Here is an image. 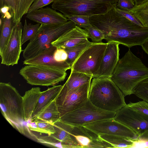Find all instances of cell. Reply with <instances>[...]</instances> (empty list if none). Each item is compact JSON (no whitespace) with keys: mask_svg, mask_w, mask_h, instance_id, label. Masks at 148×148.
Returning a JSON list of instances; mask_svg holds the SVG:
<instances>
[{"mask_svg":"<svg viewBox=\"0 0 148 148\" xmlns=\"http://www.w3.org/2000/svg\"><path fill=\"white\" fill-rule=\"evenodd\" d=\"M114 119L131 129L138 136L148 129V116L132 108L127 104L116 112Z\"/></svg>","mask_w":148,"mask_h":148,"instance_id":"13","label":"cell"},{"mask_svg":"<svg viewBox=\"0 0 148 148\" xmlns=\"http://www.w3.org/2000/svg\"><path fill=\"white\" fill-rule=\"evenodd\" d=\"M23 28L21 22L16 23L14 27L6 46L0 53L1 64L13 66L18 64L22 51Z\"/></svg>","mask_w":148,"mask_h":148,"instance_id":"11","label":"cell"},{"mask_svg":"<svg viewBox=\"0 0 148 148\" xmlns=\"http://www.w3.org/2000/svg\"><path fill=\"white\" fill-rule=\"evenodd\" d=\"M88 99L102 110L116 112L126 105L125 96L111 77H94L91 82Z\"/></svg>","mask_w":148,"mask_h":148,"instance_id":"3","label":"cell"},{"mask_svg":"<svg viewBox=\"0 0 148 148\" xmlns=\"http://www.w3.org/2000/svg\"><path fill=\"white\" fill-rule=\"evenodd\" d=\"M92 78L91 76L87 74L71 71L69 76L60 92H66L73 90L91 82Z\"/></svg>","mask_w":148,"mask_h":148,"instance_id":"22","label":"cell"},{"mask_svg":"<svg viewBox=\"0 0 148 148\" xmlns=\"http://www.w3.org/2000/svg\"><path fill=\"white\" fill-rule=\"evenodd\" d=\"M0 53L6 46L13 28L15 25L12 18H0Z\"/></svg>","mask_w":148,"mask_h":148,"instance_id":"25","label":"cell"},{"mask_svg":"<svg viewBox=\"0 0 148 148\" xmlns=\"http://www.w3.org/2000/svg\"><path fill=\"white\" fill-rule=\"evenodd\" d=\"M56 0H34L29 8L27 13H29L53 3Z\"/></svg>","mask_w":148,"mask_h":148,"instance_id":"35","label":"cell"},{"mask_svg":"<svg viewBox=\"0 0 148 148\" xmlns=\"http://www.w3.org/2000/svg\"><path fill=\"white\" fill-rule=\"evenodd\" d=\"M91 82L69 92H60L55 100L60 117L78 108L88 99Z\"/></svg>","mask_w":148,"mask_h":148,"instance_id":"9","label":"cell"},{"mask_svg":"<svg viewBox=\"0 0 148 148\" xmlns=\"http://www.w3.org/2000/svg\"><path fill=\"white\" fill-rule=\"evenodd\" d=\"M35 118L53 124L60 120V114L55 100L50 103Z\"/></svg>","mask_w":148,"mask_h":148,"instance_id":"23","label":"cell"},{"mask_svg":"<svg viewBox=\"0 0 148 148\" xmlns=\"http://www.w3.org/2000/svg\"><path fill=\"white\" fill-rule=\"evenodd\" d=\"M85 29L87 33L88 38L90 39L93 42H101L104 38V36L103 32L92 25L89 27Z\"/></svg>","mask_w":148,"mask_h":148,"instance_id":"32","label":"cell"},{"mask_svg":"<svg viewBox=\"0 0 148 148\" xmlns=\"http://www.w3.org/2000/svg\"><path fill=\"white\" fill-rule=\"evenodd\" d=\"M76 26L71 21L62 24H40L36 36L29 40L23 50V58L25 60L34 57L49 47L52 42Z\"/></svg>","mask_w":148,"mask_h":148,"instance_id":"5","label":"cell"},{"mask_svg":"<svg viewBox=\"0 0 148 148\" xmlns=\"http://www.w3.org/2000/svg\"><path fill=\"white\" fill-rule=\"evenodd\" d=\"M118 0H56L52 8L61 12L66 18L74 15L90 16L106 13Z\"/></svg>","mask_w":148,"mask_h":148,"instance_id":"4","label":"cell"},{"mask_svg":"<svg viewBox=\"0 0 148 148\" xmlns=\"http://www.w3.org/2000/svg\"><path fill=\"white\" fill-rule=\"evenodd\" d=\"M41 92L40 87H34L26 91L22 97L24 117L27 124L32 119Z\"/></svg>","mask_w":148,"mask_h":148,"instance_id":"20","label":"cell"},{"mask_svg":"<svg viewBox=\"0 0 148 148\" xmlns=\"http://www.w3.org/2000/svg\"><path fill=\"white\" fill-rule=\"evenodd\" d=\"M136 5H140L143 3L148 1V0H134Z\"/></svg>","mask_w":148,"mask_h":148,"instance_id":"41","label":"cell"},{"mask_svg":"<svg viewBox=\"0 0 148 148\" xmlns=\"http://www.w3.org/2000/svg\"><path fill=\"white\" fill-rule=\"evenodd\" d=\"M55 132L47 136L37 138L39 143L62 148H80L73 140L71 133L73 126L60 119L53 124Z\"/></svg>","mask_w":148,"mask_h":148,"instance_id":"10","label":"cell"},{"mask_svg":"<svg viewBox=\"0 0 148 148\" xmlns=\"http://www.w3.org/2000/svg\"><path fill=\"white\" fill-rule=\"evenodd\" d=\"M116 113L97 107L88 99L78 108L61 117L60 120L73 126H84L98 121L114 119Z\"/></svg>","mask_w":148,"mask_h":148,"instance_id":"6","label":"cell"},{"mask_svg":"<svg viewBox=\"0 0 148 148\" xmlns=\"http://www.w3.org/2000/svg\"><path fill=\"white\" fill-rule=\"evenodd\" d=\"M132 108L148 116V103L143 100L136 103L130 102L127 104Z\"/></svg>","mask_w":148,"mask_h":148,"instance_id":"34","label":"cell"},{"mask_svg":"<svg viewBox=\"0 0 148 148\" xmlns=\"http://www.w3.org/2000/svg\"><path fill=\"white\" fill-rule=\"evenodd\" d=\"M134 94L148 103V78L140 83L135 89Z\"/></svg>","mask_w":148,"mask_h":148,"instance_id":"30","label":"cell"},{"mask_svg":"<svg viewBox=\"0 0 148 148\" xmlns=\"http://www.w3.org/2000/svg\"><path fill=\"white\" fill-rule=\"evenodd\" d=\"M20 74L32 85L54 86L63 81L66 71L38 65H26L20 70Z\"/></svg>","mask_w":148,"mask_h":148,"instance_id":"7","label":"cell"},{"mask_svg":"<svg viewBox=\"0 0 148 148\" xmlns=\"http://www.w3.org/2000/svg\"><path fill=\"white\" fill-rule=\"evenodd\" d=\"M56 48L51 45L34 57L25 60L23 64L42 65L65 71L71 69L66 62H58L54 60L53 55Z\"/></svg>","mask_w":148,"mask_h":148,"instance_id":"16","label":"cell"},{"mask_svg":"<svg viewBox=\"0 0 148 148\" xmlns=\"http://www.w3.org/2000/svg\"><path fill=\"white\" fill-rule=\"evenodd\" d=\"M111 78L125 96L134 94L136 88L148 78V68L129 49L119 60Z\"/></svg>","mask_w":148,"mask_h":148,"instance_id":"1","label":"cell"},{"mask_svg":"<svg viewBox=\"0 0 148 148\" xmlns=\"http://www.w3.org/2000/svg\"><path fill=\"white\" fill-rule=\"evenodd\" d=\"M94 43L87 40L85 42L72 47L64 49L68 55V58L66 61L71 68L75 61L80 55Z\"/></svg>","mask_w":148,"mask_h":148,"instance_id":"27","label":"cell"},{"mask_svg":"<svg viewBox=\"0 0 148 148\" xmlns=\"http://www.w3.org/2000/svg\"><path fill=\"white\" fill-rule=\"evenodd\" d=\"M34 0H0V8L6 5L10 8L13 22H21L23 15L27 14L28 9Z\"/></svg>","mask_w":148,"mask_h":148,"instance_id":"19","label":"cell"},{"mask_svg":"<svg viewBox=\"0 0 148 148\" xmlns=\"http://www.w3.org/2000/svg\"><path fill=\"white\" fill-rule=\"evenodd\" d=\"M40 24L33 25L28 24L26 19L25 20L21 35V41L22 45L28 40L32 39L36 36Z\"/></svg>","mask_w":148,"mask_h":148,"instance_id":"29","label":"cell"},{"mask_svg":"<svg viewBox=\"0 0 148 148\" xmlns=\"http://www.w3.org/2000/svg\"><path fill=\"white\" fill-rule=\"evenodd\" d=\"M119 44L114 42L107 43L106 47L99 67L93 78L111 77L119 60Z\"/></svg>","mask_w":148,"mask_h":148,"instance_id":"15","label":"cell"},{"mask_svg":"<svg viewBox=\"0 0 148 148\" xmlns=\"http://www.w3.org/2000/svg\"><path fill=\"white\" fill-rule=\"evenodd\" d=\"M0 13L1 16L3 15L7 12L10 11V8L6 5L0 8Z\"/></svg>","mask_w":148,"mask_h":148,"instance_id":"39","label":"cell"},{"mask_svg":"<svg viewBox=\"0 0 148 148\" xmlns=\"http://www.w3.org/2000/svg\"><path fill=\"white\" fill-rule=\"evenodd\" d=\"M97 135L106 134L136 140L138 136L131 129L114 118L95 122L84 126Z\"/></svg>","mask_w":148,"mask_h":148,"instance_id":"12","label":"cell"},{"mask_svg":"<svg viewBox=\"0 0 148 148\" xmlns=\"http://www.w3.org/2000/svg\"><path fill=\"white\" fill-rule=\"evenodd\" d=\"M71 137L80 148H112L110 144L84 126H73Z\"/></svg>","mask_w":148,"mask_h":148,"instance_id":"14","label":"cell"},{"mask_svg":"<svg viewBox=\"0 0 148 148\" xmlns=\"http://www.w3.org/2000/svg\"><path fill=\"white\" fill-rule=\"evenodd\" d=\"M142 49L148 55V39L141 45Z\"/></svg>","mask_w":148,"mask_h":148,"instance_id":"40","label":"cell"},{"mask_svg":"<svg viewBox=\"0 0 148 148\" xmlns=\"http://www.w3.org/2000/svg\"><path fill=\"white\" fill-rule=\"evenodd\" d=\"M26 17L29 19L40 24H62L68 22L63 14L50 8H41L29 13Z\"/></svg>","mask_w":148,"mask_h":148,"instance_id":"17","label":"cell"},{"mask_svg":"<svg viewBox=\"0 0 148 148\" xmlns=\"http://www.w3.org/2000/svg\"><path fill=\"white\" fill-rule=\"evenodd\" d=\"M86 30L77 26L65 33L51 45L56 48L66 49L71 48L88 40Z\"/></svg>","mask_w":148,"mask_h":148,"instance_id":"18","label":"cell"},{"mask_svg":"<svg viewBox=\"0 0 148 148\" xmlns=\"http://www.w3.org/2000/svg\"><path fill=\"white\" fill-rule=\"evenodd\" d=\"M107 43H94L84 50L73 64L71 71L84 73L92 78L98 70Z\"/></svg>","mask_w":148,"mask_h":148,"instance_id":"8","label":"cell"},{"mask_svg":"<svg viewBox=\"0 0 148 148\" xmlns=\"http://www.w3.org/2000/svg\"><path fill=\"white\" fill-rule=\"evenodd\" d=\"M133 148H148V129L142 132L134 141Z\"/></svg>","mask_w":148,"mask_h":148,"instance_id":"33","label":"cell"},{"mask_svg":"<svg viewBox=\"0 0 148 148\" xmlns=\"http://www.w3.org/2000/svg\"><path fill=\"white\" fill-rule=\"evenodd\" d=\"M115 9L117 12L132 22L140 26L143 27L139 21L129 11L121 9L117 7H115Z\"/></svg>","mask_w":148,"mask_h":148,"instance_id":"36","label":"cell"},{"mask_svg":"<svg viewBox=\"0 0 148 148\" xmlns=\"http://www.w3.org/2000/svg\"><path fill=\"white\" fill-rule=\"evenodd\" d=\"M0 106L5 118L20 133L37 140L25 121L23 97L10 82L0 83Z\"/></svg>","mask_w":148,"mask_h":148,"instance_id":"2","label":"cell"},{"mask_svg":"<svg viewBox=\"0 0 148 148\" xmlns=\"http://www.w3.org/2000/svg\"><path fill=\"white\" fill-rule=\"evenodd\" d=\"M135 5L134 0H118L116 7L121 9L130 11Z\"/></svg>","mask_w":148,"mask_h":148,"instance_id":"38","label":"cell"},{"mask_svg":"<svg viewBox=\"0 0 148 148\" xmlns=\"http://www.w3.org/2000/svg\"><path fill=\"white\" fill-rule=\"evenodd\" d=\"M27 125L31 131L49 135L55 132L53 124L35 118L29 122Z\"/></svg>","mask_w":148,"mask_h":148,"instance_id":"26","label":"cell"},{"mask_svg":"<svg viewBox=\"0 0 148 148\" xmlns=\"http://www.w3.org/2000/svg\"><path fill=\"white\" fill-rule=\"evenodd\" d=\"M62 86V85H55L42 92L32 114L31 120L34 119L47 106L55 100Z\"/></svg>","mask_w":148,"mask_h":148,"instance_id":"21","label":"cell"},{"mask_svg":"<svg viewBox=\"0 0 148 148\" xmlns=\"http://www.w3.org/2000/svg\"><path fill=\"white\" fill-rule=\"evenodd\" d=\"M142 24L143 27L148 28V1L135 5L129 11Z\"/></svg>","mask_w":148,"mask_h":148,"instance_id":"28","label":"cell"},{"mask_svg":"<svg viewBox=\"0 0 148 148\" xmlns=\"http://www.w3.org/2000/svg\"><path fill=\"white\" fill-rule=\"evenodd\" d=\"M53 58L57 62H66L68 55L65 49L60 48H56L55 51Z\"/></svg>","mask_w":148,"mask_h":148,"instance_id":"37","label":"cell"},{"mask_svg":"<svg viewBox=\"0 0 148 148\" xmlns=\"http://www.w3.org/2000/svg\"><path fill=\"white\" fill-rule=\"evenodd\" d=\"M89 17L86 15H74L69 16L67 18L69 21L73 22L76 26L86 29L91 25Z\"/></svg>","mask_w":148,"mask_h":148,"instance_id":"31","label":"cell"},{"mask_svg":"<svg viewBox=\"0 0 148 148\" xmlns=\"http://www.w3.org/2000/svg\"><path fill=\"white\" fill-rule=\"evenodd\" d=\"M102 139L107 142L112 148H133L134 140L122 136L102 134L98 135Z\"/></svg>","mask_w":148,"mask_h":148,"instance_id":"24","label":"cell"}]
</instances>
